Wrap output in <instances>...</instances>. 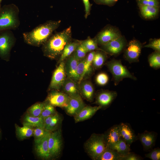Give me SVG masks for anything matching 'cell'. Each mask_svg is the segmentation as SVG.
I'll return each mask as SVG.
<instances>
[{"label":"cell","instance_id":"obj_36","mask_svg":"<svg viewBox=\"0 0 160 160\" xmlns=\"http://www.w3.org/2000/svg\"><path fill=\"white\" fill-rule=\"evenodd\" d=\"M87 53L81 41L80 44L77 47L73 54L77 60H80L86 57Z\"/></svg>","mask_w":160,"mask_h":160},{"label":"cell","instance_id":"obj_4","mask_svg":"<svg viewBox=\"0 0 160 160\" xmlns=\"http://www.w3.org/2000/svg\"><path fill=\"white\" fill-rule=\"evenodd\" d=\"M84 147L91 159L97 160L106 148L103 134H92L84 143Z\"/></svg>","mask_w":160,"mask_h":160},{"label":"cell","instance_id":"obj_28","mask_svg":"<svg viewBox=\"0 0 160 160\" xmlns=\"http://www.w3.org/2000/svg\"><path fill=\"white\" fill-rule=\"evenodd\" d=\"M106 54L102 51H95L92 61V66L94 68L99 69L102 67L107 58Z\"/></svg>","mask_w":160,"mask_h":160},{"label":"cell","instance_id":"obj_15","mask_svg":"<svg viewBox=\"0 0 160 160\" xmlns=\"http://www.w3.org/2000/svg\"><path fill=\"white\" fill-rule=\"evenodd\" d=\"M157 136L156 132L146 130L138 134L137 135V140H139L141 142L144 151H150L155 146Z\"/></svg>","mask_w":160,"mask_h":160},{"label":"cell","instance_id":"obj_45","mask_svg":"<svg viewBox=\"0 0 160 160\" xmlns=\"http://www.w3.org/2000/svg\"><path fill=\"white\" fill-rule=\"evenodd\" d=\"M84 7L85 15L84 17L87 18L90 15V11L92 4H91L89 0H82Z\"/></svg>","mask_w":160,"mask_h":160},{"label":"cell","instance_id":"obj_39","mask_svg":"<svg viewBox=\"0 0 160 160\" xmlns=\"http://www.w3.org/2000/svg\"><path fill=\"white\" fill-rule=\"evenodd\" d=\"M143 47L150 48L152 49L155 51L160 52V39L155 38L151 39L148 44Z\"/></svg>","mask_w":160,"mask_h":160},{"label":"cell","instance_id":"obj_30","mask_svg":"<svg viewBox=\"0 0 160 160\" xmlns=\"http://www.w3.org/2000/svg\"><path fill=\"white\" fill-rule=\"evenodd\" d=\"M122 156L116 151L106 147L97 160H121Z\"/></svg>","mask_w":160,"mask_h":160},{"label":"cell","instance_id":"obj_20","mask_svg":"<svg viewBox=\"0 0 160 160\" xmlns=\"http://www.w3.org/2000/svg\"><path fill=\"white\" fill-rule=\"evenodd\" d=\"M101 107L99 106L86 105L77 114L74 116L75 123L87 120L92 117Z\"/></svg>","mask_w":160,"mask_h":160},{"label":"cell","instance_id":"obj_18","mask_svg":"<svg viewBox=\"0 0 160 160\" xmlns=\"http://www.w3.org/2000/svg\"><path fill=\"white\" fill-rule=\"evenodd\" d=\"M104 138L106 147L119 141L121 136L119 124H116L108 129L103 134Z\"/></svg>","mask_w":160,"mask_h":160},{"label":"cell","instance_id":"obj_34","mask_svg":"<svg viewBox=\"0 0 160 160\" xmlns=\"http://www.w3.org/2000/svg\"><path fill=\"white\" fill-rule=\"evenodd\" d=\"M148 61L150 66L156 69L160 67V52L155 51L149 55Z\"/></svg>","mask_w":160,"mask_h":160},{"label":"cell","instance_id":"obj_3","mask_svg":"<svg viewBox=\"0 0 160 160\" xmlns=\"http://www.w3.org/2000/svg\"><path fill=\"white\" fill-rule=\"evenodd\" d=\"M19 13L18 7L14 4L1 7L0 10V32L17 29L20 24Z\"/></svg>","mask_w":160,"mask_h":160},{"label":"cell","instance_id":"obj_21","mask_svg":"<svg viewBox=\"0 0 160 160\" xmlns=\"http://www.w3.org/2000/svg\"><path fill=\"white\" fill-rule=\"evenodd\" d=\"M79 61L73 54L64 61L67 77L75 81L76 72Z\"/></svg>","mask_w":160,"mask_h":160},{"label":"cell","instance_id":"obj_46","mask_svg":"<svg viewBox=\"0 0 160 160\" xmlns=\"http://www.w3.org/2000/svg\"><path fill=\"white\" fill-rule=\"evenodd\" d=\"M1 130L0 129V138H1Z\"/></svg>","mask_w":160,"mask_h":160},{"label":"cell","instance_id":"obj_11","mask_svg":"<svg viewBox=\"0 0 160 160\" xmlns=\"http://www.w3.org/2000/svg\"><path fill=\"white\" fill-rule=\"evenodd\" d=\"M127 44L125 37L121 36L101 46V49L106 54L117 55L124 49Z\"/></svg>","mask_w":160,"mask_h":160},{"label":"cell","instance_id":"obj_19","mask_svg":"<svg viewBox=\"0 0 160 160\" xmlns=\"http://www.w3.org/2000/svg\"><path fill=\"white\" fill-rule=\"evenodd\" d=\"M79 85L81 95L87 100L92 102L93 100L95 90L91 82L83 80Z\"/></svg>","mask_w":160,"mask_h":160},{"label":"cell","instance_id":"obj_24","mask_svg":"<svg viewBox=\"0 0 160 160\" xmlns=\"http://www.w3.org/2000/svg\"><path fill=\"white\" fill-rule=\"evenodd\" d=\"M81 40H72L65 47L63 52L59 58L58 63L64 61L73 53L77 47L80 44Z\"/></svg>","mask_w":160,"mask_h":160},{"label":"cell","instance_id":"obj_42","mask_svg":"<svg viewBox=\"0 0 160 160\" xmlns=\"http://www.w3.org/2000/svg\"><path fill=\"white\" fill-rule=\"evenodd\" d=\"M137 5H141L160 7V0H136Z\"/></svg>","mask_w":160,"mask_h":160},{"label":"cell","instance_id":"obj_27","mask_svg":"<svg viewBox=\"0 0 160 160\" xmlns=\"http://www.w3.org/2000/svg\"><path fill=\"white\" fill-rule=\"evenodd\" d=\"M16 133L18 138L20 140H23L33 136L34 127L23 125L22 127L15 124Z\"/></svg>","mask_w":160,"mask_h":160},{"label":"cell","instance_id":"obj_37","mask_svg":"<svg viewBox=\"0 0 160 160\" xmlns=\"http://www.w3.org/2000/svg\"><path fill=\"white\" fill-rule=\"evenodd\" d=\"M44 109L41 116L44 118L46 117L54 115L57 113L55 107L44 102Z\"/></svg>","mask_w":160,"mask_h":160},{"label":"cell","instance_id":"obj_23","mask_svg":"<svg viewBox=\"0 0 160 160\" xmlns=\"http://www.w3.org/2000/svg\"><path fill=\"white\" fill-rule=\"evenodd\" d=\"M140 14L146 20L153 19L158 15L160 7L148 5H138Z\"/></svg>","mask_w":160,"mask_h":160},{"label":"cell","instance_id":"obj_10","mask_svg":"<svg viewBox=\"0 0 160 160\" xmlns=\"http://www.w3.org/2000/svg\"><path fill=\"white\" fill-rule=\"evenodd\" d=\"M67 77L64 61L59 63L54 71L49 84V90H59L61 89Z\"/></svg>","mask_w":160,"mask_h":160},{"label":"cell","instance_id":"obj_8","mask_svg":"<svg viewBox=\"0 0 160 160\" xmlns=\"http://www.w3.org/2000/svg\"><path fill=\"white\" fill-rule=\"evenodd\" d=\"M142 46L140 42L135 39L130 41L124 49V57L129 63L139 61Z\"/></svg>","mask_w":160,"mask_h":160},{"label":"cell","instance_id":"obj_33","mask_svg":"<svg viewBox=\"0 0 160 160\" xmlns=\"http://www.w3.org/2000/svg\"><path fill=\"white\" fill-rule=\"evenodd\" d=\"M44 105V102L36 103L28 109L26 113L31 116H39L43 110Z\"/></svg>","mask_w":160,"mask_h":160},{"label":"cell","instance_id":"obj_32","mask_svg":"<svg viewBox=\"0 0 160 160\" xmlns=\"http://www.w3.org/2000/svg\"><path fill=\"white\" fill-rule=\"evenodd\" d=\"M61 115L58 113L54 115L49 124L45 128L46 130L52 132L55 131L60 128L63 121Z\"/></svg>","mask_w":160,"mask_h":160},{"label":"cell","instance_id":"obj_43","mask_svg":"<svg viewBox=\"0 0 160 160\" xmlns=\"http://www.w3.org/2000/svg\"><path fill=\"white\" fill-rule=\"evenodd\" d=\"M143 158L134 153L129 152L125 156H122L121 160H141Z\"/></svg>","mask_w":160,"mask_h":160},{"label":"cell","instance_id":"obj_44","mask_svg":"<svg viewBox=\"0 0 160 160\" xmlns=\"http://www.w3.org/2000/svg\"><path fill=\"white\" fill-rule=\"evenodd\" d=\"M93 1L97 4L112 7L116 4L118 0H93Z\"/></svg>","mask_w":160,"mask_h":160},{"label":"cell","instance_id":"obj_25","mask_svg":"<svg viewBox=\"0 0 160 160\" xmlns=\"http://www.w3.org/2000/svg\"><path fill=\"white\" fill-rule=\"evenodd\" d=\"M23 121V125L44 128V118L41 116L37 117H33L26 113Z\"/></svg>","mask_w":160,"mask_h":160},{"label":"cell","instance_id":"obj_2","mask_svg":"<svg viewBox=\"0 0 160 160\" xmlns=\"http://www.w3.org/2000/svg\"><path fill=\"white\" fill-rule=\"evenodd\" d=\"M61 23L60 20L47 21L31 31L23 33L24 40L26 43L32 46L39 47L42 45L59 27Z\"/></svg>","mask_w":160,"mask_h":160},{"label":"cell","instance_id":"obj_38","mask_svg":"<svg viewBox=\"0 0 160 160\" xmlns=\"http://www.w3.org/2000/svg\"><path fill=\"white\" fill-rule=\"evenodd\" d=\"M51 132L46 130L44 128L37 127H34L33 136L34 140L41 139Z\"/></svg>","mask_w":160,"mask_h":160},{"label":"cell","instance_id":"obj_6","mask_svg":"<svg viewBox=\"0 0 160 160\" xmlns=\"http://www.w3.org/2000/svg\"><path fill=\"white\" fill-rule=\"evenodd\" d=\"M63 144L61 129L60 128L51 132L48 141L50 159H56L59 157L62 152Z\"/></svg>","mask_w":160,"mask_h":160},{"label":"cell","instance_id":"obj_1","mask_svg":"<svg viewBox=\"0 0 160 160\" xmlns=\"http://www.w3.org/2000/svg\"><path fill=\"white\" fill-rule=\"evenodd\" d=\"M72 39L71 26L53 34L42 45L44 55L51 60L59 59L66 45Z\"/></svg>","mask_w":160,"mask_h":160},{"label":"cell","instance_id":"obj_40","mask_svg":"<svg viewBox=\"0 0 160 160\" xmlns=\"http://www.w3.org/2000/svg\"><path fill=\"white\" fill-rule=\"evenodd\" d=\"M95 80L96 83L99 85L104 86L108 83L109 80V77L106 73H101L97 75Z\"/></svg>","mask_w":160,"mask_h":160},{"label":"cell","instance_id":"obj_31","mask_svg":"<svg viewBox=\"0 0 160 160\" xmlns=\"http://www.w3.org/2000/svg\"><path fill=\"white\" fill-rule=\"evenodd\" d=\"M81 43L88 53L96 50L103 51L98 47V44L95 37L91 38L90 37H88L86 39L81 40Z\"/></svg>","mask_w":160,"mask_h":160},{"label":"cell","instance_id":"obj_41","mask_svg":"<svg viewBox=\"0 0 160 160\" xmlns=\"http://www.w3.org/2000/svg\"><path fill=\"white\" fill-rule=\"evenodd\" d=\"M149 153L145 155V157L150 159L152 160H160V149L159 147L151 150Z\"/></svg>","mask_w":160,"mask_h":160},{"label":"cell","instance_id":"obj_26","mask_svg":"<svg viewBox=\"0 0 160 160\" xmlns=\"http://www.w3.org/2000/svg\"><path fill=\"white\" fill-rule=\"evenodd\" d=\"M107 147L116 151L122 156L127 155L131 151L130 146L128 145L122 138L116 142Z\"/></svg>","mask_w":160,"mask_h":160},{"label":"cell","instance_id":"obj_22","mask_svg":"<svg viewBox=\"0 0 160 160\" xmlns=\"http://www.w3.org/2000/svg\"><path fill=\"white\" fill-rule=\"evenodd\" d=\"M61 89L63 92L69 96L80 95L79 84L68 77H66Z\"/></svg>","mask_w":160,"mask_h":160},{"label":"cell","instance_id":"obj_16","mask_svg":"<svg viewBox=\"0 0 160 160\" xmlns=\"http://www.w3.org/2000/svg\"><path fill=\"white\" fill-rule=\"evenodd\" d=\"M51 133L41 139L34 140L35 152L37 156L42 159H50L48 141Z\"/></svg>","mask_w":160,"mask_h":160},{"label":"cell","instance_id":"obj_5","mask_svg":"<svg viewBox=\"0 0 160 160\" xmlns=\"http://www.w3.org/2000/svg\"><path fill=\"white\" fill-rule=\"evenodd\" d=\"M106 65L112 75L116 85H118L120 81L125 78L136 80V78L122 64L119 60L112 59L107 62Z\"/></svg>","mask_w":160,"mask_h":160},{"label":"cell","instance_id":"obj_13","mask_svg":"<svg viewBox=\"0 0 160 160\" xmlns=\"http://www.w3.org/2000/svg\"><path fill=\"white\" fill-rule=\"evenodd\" d=\"M67 106L64 108L69 115L74 116L86 105L80 95L69 96Z\"/></svg>","mask_w":160,"mask_h":160},{"label":"cell","instance_id":"obj_35","mask_svg":"<svg viewBox=\"0 0 160 160\" xmlns=\"http://www.w3.org/2000/svg\"><path fill=\"white\" fill-rule=\"evenodd\" d=\"M85 58L79 60L76 72L75 81L79 84L83 80Z\"/></svg>","mask_w":160,"mask_h":160},{"label":"cell","instance_id":"obj_7","mask_svg":"<svg viewBox=\"0 0 160 160\" xmlns=\"http://www.w3.org/2000/svg\"><path fill=\"white\" fill-rule=\"evenodd\" d=\"M121 36V32L118 28L108 25L99 32L95 38L98 45L101 46Z\"/></svg>","mask_w":160,"mask_h":160},{"label":"cell","instance_id":"obj_48","mask_svg":"<svg viewBox=\"0 0 160 160\" xmlns=\"http://www.w3.org/2000/svg\"><path fill=\"white\" fill-rule=\"evenodd\" d=\"M2 0H0V2H1Z\"/></svg>","mask_w":160,"mask_h":160},{"label":"cell","instance_id":"obj_47","mask_svg":"<svg viewBox=\"0 0 160 160\" xmlns=\"http://www.w3.org/2000/svg\"><path fill=\"white\" fill-rule=\"evenodd\" d=\"M1 2H0V10L1 9Z\"/></svg>","mask_w":160,"mask_h":160},{"label":"cell","instance_id":"obj_12","mask_svg":"<svg viewBox=\"0 0 160 160\" xmlns=\"http://www.w3.org/2000/svg\"><path fill=\"white\" fill-rule=\"evenodd\" d=\"M44 102L54 107L64 108L68 105L69 96L62 91L59 90L50 91Z\"/></svg>","mask_w":160,"mask_h":160},{"label":"cell","instance_id":"obj_29","mask_svg":"<svg viewBox=\"0 0 160 160\" xmlns=\"http://www.w3.org/2000/svg\"><path fill=\"white\" fill-rule=\"evenodd\" d=\"M95 52V51L89 52L85 58L83 80L86 77L90 75L93 72L94 68L92 66V61Z\"/></svg>","mask_w":160,"mask_h":160},{"label":"cell","instance_id":"obj_17","mask_svg":"<svg viewBox=\"0 0 160 160\" xmlns=\"http://www.w3.org/2000/svg\"><path fill=\"white\" fill-rule=\"evenodd\" d=\"M121 137L130 146L137 140V135L130 125L127 123L121 122L119 124Z\"/></svg>","mask_w":160,"mask_h":160},{"label":"cell","instance_id":"obj_14","mask_svg":"<svg viewBox=\"0 0 160 160\" xmlns=\"http://www.w3.org/2000/svg\"><path fill=\"white\" fill-rule=\"evenodd\" d=\"M117 95L116 91L108 90H102L96 95L95 103L101 107V109H105L108 107Z\"/></svg>","mask_w":160,"mask_h":160},{"label":"cell","instance_id":"obj_9","mask_svg":"<svg viewBox=\"0 0 160 160\" xmlns=\"http://www.w3.org/2000/svg\"><path fill=\"white\" fill-rule=\"evenodd\" d=\"M16 39L14 34L9 30L0 34V57L5 58L9 56Z\"/></svg>","mask_w":160,"mask_h":160}]
</instances>
